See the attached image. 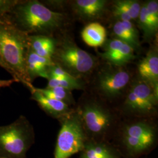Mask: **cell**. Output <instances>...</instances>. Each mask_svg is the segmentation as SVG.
Instances as JSON below:
<instances>
[{
    "label": "cell",
    "mask_w": 158,
    "mask_h": 158,
    "mask_svg": "<svg viewBox=\"0 0 158 158\" xmlns=\"http://www.w3.org/2000/svg\"><path fill=\"white\" fill-rule=\"evenodd\" d=\"M156 118H121L111 142L123 158H142L158 145Z\"/></svg>",
    "instance_id": "6da1fadb"
},
{
    "label": "cell",
    "mask_w": 158,
    "mask_h": 158,
    "mask_svg": "<svg viewBox=\"0 0 158 158\" xmlns=\"http://www.w3.org/2000/svg\"><path fill=\"white\" fill-rule=\"evenodd\" d=\"M6 17L17 28L29 35L52 37L64 21L62 13L53 11L36 0H19Z\"/></svg>",
    "instance_id": "7a4b0ae2"
},
{
    "label": "cell",
    "mask_w": 158,
    "mask_h": 158,
    "mask_svg": "<svg viewBox=\"0 0 158 158\" xmlns=\"http://www.w3.org/2000/svg\"><path fill=\"white\" fill-rule=\"evenodd\" d=\"M88 140L111 142L121 119L115 108L94 98L81 100L75 107Z\"/></svg>",
    "instance_id": "3957f363"
},
{
    "label": "cell",
    "mask_w": 158,
    "mask_h": 158,
    "mask_svg": "<svg viewBox=\"0 0 158 158\" xmlns=\"http://www.w3.org/2000/svg\"><path fill=\"white\" fill-rule=\"evenodd\" d=\"M6 16L0 19V49L2 56L11 71L13 79L16 82L23 83L31 91L34 86L29 77L26 66L30 49L29 35L17 28Z\"/></svg>",
    "instance_id": "277c9868"
},
{
    "label": "cell",
    "mask_w": 158,
    "mask_h": 158,
    "mask_svg": "<svg viewBox=\"0 0 158 158\" xmlns=\"http://www.w3.org/2000/svg\"><path fill=\"white\" fill-rule=\"evenodd\" d=\"M158 93L139 79L131 85L122 102L115 107L121 118H156Z\"/></svg>",
    "instance_id": "5b68a950"
},
{
    "label": "cell",
    "mask_w": 158,
    "mask_h": 158,
    "mask_svg": "<svg viewBox=\"0 0 158 158\" xmlns=\"http://www.w3.org/2000/svg\"><path fill=\"white\" fill-rule=\"evenodd\" d=\"M34 142L33 126L23 115L10 124L0 126V158H27Z\"/></svg>",
    "instance_id": "8992f818"
},
{
    "label": "cell",
    "mask_w": 158,
    "mask_h": 158,
    "mask_svg": "<svg viewBox=\"0 0 158 158\" xmlns=\"http://www.w3.org/2000/svg\"><path fill=\"white\" fill-rule=\"evenodd\" d=\"M52 60L77 79L90 73L97 63L95 57L68 38L56 40Z\"/></svg>",
    "instance_id": "52a82bcc"
},
{
    "label": "cell",
    "mask_w": 158,
    "mask_h": 158,
    "mask_svg": "<svg viewBox=\"0 0 158 158\" xmlns=\"http://www.w3.org/2000/svg\"><path fill=\"white\" fill-rule=\"evenodd\" d=\"M54 158H70L80 152L88 140L79 114L74 111L59 120Z\"/></svg>",
    "instance_id": "ba28073f"
},
{
    "label": "cell",
    "mask_w": 158,
    "mask_h": 158,
    "mask_svg": "<svg viewBox=\"0 0 158 158\" xmlns=\"http://www.w3.org/2000/svg\"><path fill=\"white\" fill-rule=\"evenodd\" d=\"M114 67L102 70L97 78L96 89L104 102L118 98L130 83V73L122 67Z\"/></svg>",
    "instance_id": "9c48e42d"
},
{
    "label": "cell",
    "mask_w": 158,
    "mask_h": 158,
    "mask_svg": "<svg viewBox=\"0 0 158 158\" xmlns=\"http://www.w3.org/2000/svg\"><path fill=\"white\" fill-rule=\"evenodd\" d=\"M31 92V99L36 102L48 115L59 120L74 111L75 108L69 106L64 102L42 95L40 92L34 89Z\"/></svg>",
    "instance_id": "30bf717a"
},
{
    "label": "cell",
    "mask_w": 158,
    "mask_h": 158,
    "mask_svg": "<svg viewBox=\"0 0 158 158\" xmlns=\"http://www.w3.org/2000/svg\"><path fill=\"white\" fill-rule=\"evenodd\" d=\"M139 79L151 85L158 93V55L156 49L151 50L138 65Z\"/></svg>",
    "instance_id": "8fae6325"
},
{
    "label": "cell",
    "mask_w": 158,
    "mask_h": 158,
    "mask_svg": "<svg viewBox=\"0 0 158 158\" xmlns=\"http://www.w3.org/2000/svg\"><path fill=\"white\" fill-rule=\"evenodd\" d=\"M79 158H123L118 150L111 142L87 140Z\"/></svg>",
    "instance_id": "7c38bea8"
},
{
    "label": "cell",
    "mask_w": 158,
    "mask_h": 158,
    "mask_svg": "<svg viewBox=\"0 0 158 158\" xmlns=\"http://www.w3.org/2000/svg\"><path fill=\"white\" fill-rule=\"evenodd\" d=\"M107 4L106 0H77L74 2V10L83 19H96L104 14Z\"/></svg>",
    "instance_id": "4fadbf2b"
},
{
    "label": "cell",
    "mask_w": 158,
    "mask_h": 158,
    "mask_svg": "<svg viewBox=\"0 0 158 158\" xmlns=\"http://www.w3.org/2000/svg\"><path fill=\"white\" fill-rule=\"evenodd\" d=\"M53 64L54 63L51 59L40 56L29 49L26 66L27 73L31 82L38 77L48 79V68Z\"/></svg>",
    "instance_id": "5bb4252c"
},
{
    "label": "cell",
    "mask_w": 158,
    "mask_h": 158,
    "mask_svg": "<svg viewBox=\"0 0 158 158\" xmlns=\"http://www.w3.org/2000/svg\"><path fill=\"white\" fill-rule=\"evenodd\" d=\"M113 32L115 39L129 45L134 51L139 48L138 32L132 22L118 21L113 26Z\"/></svg>",
    "instance_id": "9a60e30c"
},
{
    "label": "cell",
    "mask_w": 158,
    "mask_h": 158,
    "mask_svg": "<svg viewBox=\"0 0 158 158\" xmlns=\"http://www.w3.org/2000/svg\"><path fill=\"white\" fill-rule=\"evenodd\" d=\"M29 42L31 51L40 56L52 60L56 45L55 38L44 35H29Z\"/></svg>",
    "instance_id": "2e32d148"
},
{
    "label": "cell",
    "mask_w": 158,
    "mask_h": 158,
    "mask_svg": "<svg viewBox=\"0 0 158 158\" xmlns=\"http://www.w3.org/2000/svg\"><path fill=\"white\" fill-rule=\"evenodd\" d=\"M103 59L116 67H123L135 59L134 50L129 45L123 43L118 49L108 53H102Z\"/></svg>",
    "instance_id": "e0dca14e"
},
{
    "label": "cell",
    "mask_w": 158,
    "mask_h": 158,
    "mask_svg": "<svg viewBox=\"0 0 158 158\" xmlns=\"http://www.w3.org/2000/svg\"><path fill=\"white\" fill-rule=\"evenodd\" d=\"M81 38L87 45L92 47L100 46L105 43L106 30L99 23H90L83 29Z\"/></svg>",
    "instance_id": "ac0fdd59"
},
{
    "label": "cell",
    "mask_w": 158,
    "mask_h": 158,
    "mask_svg": "<svg viewBox=\"0 0 158 158\" xmlns=\"http://www.w3.org/2000/svg\"><path fill=\"white\" fill-rule=\"evenodd\" d=\"M35 90L45 97L63 102L71 107L75 108L76 106V102L74 99L71 91L68 90L62 87H55L45 89L35 88Z\"/></svg>",
    "instance_id": "d6986e66"
},
{
    "label": "cell",
    "mask_w": 158,
    "mask_h": 158,
    "mask_svg": "<svg viewBox=\"0 0 158 158\" xmlns=\"http://www.w3.org/2000/svg\"><path fill=\"white\" fill-rule=\"evenodd\" d=\"M138 23L139 28L143 32L145 40L151 39L157 33L158 30L154 28L148 17L145 3L141 4V10L138 18Z\"/></svg>",
    "instance_id": "ffe728a7"
},
{
    "label": "cell",
    "mask_w": 158,
    "mask_h": 158,
    "mask_svg": "<svg viewBox=\"0 0 158 158\" xmlns=\"http://www.w3.org/2000/svg\"><path fill=\"white\" fill-rule=\"evenodd\" d=\"M114 6L126 12L132 20H138L141 4L136 0H118L114 2Z\"/></svg>",
    "instance_id": "44dd1931"
},
{
    "label": "cell",
    "mask_w": 158,
    "mask_h": 158,
    "mask_svg": "<svg viewBox=\"0 0 158 158\" xmlns=\"http://www.w3.org/2000/svg\"><path fill=\"white\" fill-rule=\"evenodd\" d=\"M55 87H62L68 90H80L82 89L83 85L78 79L73 80H56L49 79L48 84L46 88H53Z\"/></svg>",
    "instance_id": "7402d4cb"
},
{
    "label": "cell",
    "mask_w": 158,
    "mask_h": 158,
    "mask_svg": "<svg viewBox=\"0 0 158 158\" xmlns=\"http://www.w3.org/2000/svg\"><path fill=\"white\" fill-rule=\"evenodd\" d=\"M56 80H73L77 79L68 73L62 68L55 63L48 68V79ZM79 80V79H78Z\"/></svg>",
    "instance_id": "603a6c76"
},
{
    "label": "cell",
    "mask_w": 158,
    "mask_h": 158,
    "mask_svg": "<svg viewBox=\"0 0 158 158\" xmlns=\"http://www.w3.org/2000/svg\"><path fill=\"white\" fill-rule=\"evenodd\" d=\"M147 8L148 17L152 23L154 28H158V1L151 0L144 2Z\"/></svg>",
    "instance_id": "cb8c5ba5"
},
{
    "label": "cell",
    "mask_w": 158,
    "mask_h": 158,
    "mask_svg": "<svg viewBox=\"0 0 158 158\" xmlns=\"http://www.w3.org/2000/svg\"><path fill=\"white\" fill-rule=\"evenodd\" d=\"M19 0H0V19L6 17Z\"/></svg>",
    "instance_id": "d4e9b609"
},
{
    "label": "cell",
    "mask_w": 158,
    "mask_h": 158,
    "mask_svg": "<svg viewBox=\"0 0 158 158\" xmlns=\"http://www.w3.org/2000/svg\"><path fill=\"white\" fill-rule=\"evenodd\" d=\"M14 82H16L14 79L10 80H0V89L10 87Z\"/></svg>",
    "instance_id": "484cf974"
},
{
    "label": "cell",
    "mask_w": 158,
    "mask_h": 158,
    "mask_svg": "<svg viewBox=\"0 0 158 158\" xmlns=\"http://www.w3.org/2000/svg\"><path fill=\"white\" fill-rule=\"evenodd\" d=\"M0 66L3 69H4L6 71H7L12 76V72L10 70V69L8 68V66H7V64H6V63L4 62V59L2 56V53H1V51L0 49Z\"/></svg>",
    "instance_id": "4316f807"
},
{
    "label": "cell",
    "mask_w": 158,
    "mask_h": 158,
    "mask_svg": "<svg viewBox=\"0 0 158 158\" xmlns=\"http://www.w3.org/2000/svg\"></svg>",
    "instance_id": "83f0119b"
},
{
    "label": "cell",
    "mask_w": 158,
    "mask_h": 158,
    "mask_svg": "<svg viewBox=\"0 0 158 158\" xmlns=\"http://www.w3.org/2000/svg\"></svg>",
    "instance_id": "f1b7e54d"
}]
</instances>
